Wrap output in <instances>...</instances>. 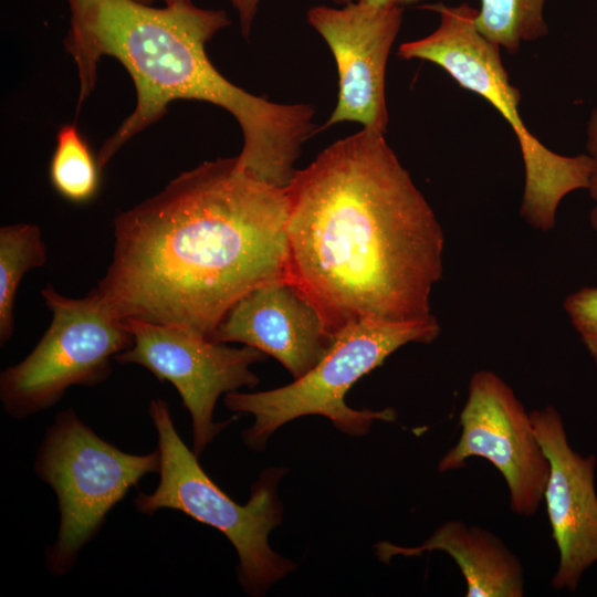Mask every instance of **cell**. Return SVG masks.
Masks as SVG:
<instances>
[{"mask_svg": "<svg viewBox=\"0 0 597 597\" xmlns=\"http://www.w3.org/2000/svg\"><path fill=\"white\" fill-rule=\"evenodd\" d=\"M363 128L284 188L285 280L334 338L362 321H419L443 273L437 216L384 137Z\"/></svg>", "mask_w": 597, "mask_h": 597, "instance_id": "1", "label": "cell"}, {"mask_svg": "<svg viewBox=\"0 0 597 597\" xmlns=\"http://www.w3.org/2000/svg\"><path fill=\"white\" fill-rule=\"evenodd\" d=\"M287 198L235 157L179 174L114 219L94 292L122 321L176 325L211 341L242 297L285 279Z\"/></svg>", "mask_w": 597, "mask_h": 597, "instance_id": "2", "label": "cell"}, {"mask_svg": "<svg viewBox=\"0 0 597 597\" xmlns=\"http://www.w3.org/2000/svg\"><path fill=\"white\" fill-rule=\"evenodd\" d=\"M70 30L65 50L73 57L80 92L77 112L94 91L103 56L118 60L136 90V106L102 145L103 169L135 135L160 119L177 100L208 102L239 123L243 146L240 169L272 186L291 181L302 145L315 132L314 108L255 96L221 75L206 44L231 23L223 10L190 2L154 8L137 0H66Z\"/></svg>", "mask_w": 597, "mask_h": 597, "instance_id": "3", "label": "cell"}, {"mask_svg": "<svg viewBox=\"0 0 597 597\" xmlns=\"http://www.w3.org/2000/svg\"><path fill=\"white\" fill-rule=\"evenodd\" d=\"M421 8L437 12L439 25L425 38L400 44L398 55L437 64L460 86L479 94L500 112L517 138L524 163L521 217L536 230H552L561 201L575 190L587 189L591 172L589 155L556 154L530 133L519 113L521 92L510 82L501 48L475 27L478 9L467 3L450 7L433 3Z\"/></svg>", "mask_w": 597, "mask_h": 597, "instance_id": "4", "label": "cell"}, {"mask_svg": "<svg viewBox=\"0 0 597 597\" xmlns=\"http://www.w3.org/2000/svg\"><path fill=\"white\" fill-rule=\"evenodd\" d=\"M148 413L158 437L160 479L153 493L137 494L136 511L153 515L161 509H171L220 531L238 553V579L243 590L251 596L264 595L296 568V564L275 553L268 543L270 532L282 521L277 483L287 470H264L252 485L248 503L240 505L206 474L198 457L181 440L168 402L153 399Z\"/></svg>", "mask_w": 597, "mask_h": 597, "instance_id": "5", "label": "cell"}, {"mask_svg": "<svg viewBox=\"0 0 597 597\" xmlns=\"http://www.w3.org/2000/svg\"><path fill=\"white\" fill-rule=\"evenodd\" d=\"M440 331L434 316L355 323L334 336L322 359L301 378L265 391H231L223 404L231 411L254 417L253 425L242 432L244 444L254 451H262L276 429L302 416H323L344 433L365 434L375 421H394L396 412L391 408H350L345 402L347 391L401 346L430 344Z\"/></svg>", "mask_w": 597, "mask_h": 597, "instance_id": "6", "label": "cell"}, {"mask_svg": "<svg viewBox=\"0 0 597 597\" xmlns=\"http://www.w3.org/2000/svg\"><path fill=\"white\" fill-rule=\"evenodd\" d=\"M159 449L124 452L102 439L72 409L60 411L39 447L34 472L55 492L60 524L45 551L54 576L70 572L81 549L105 523L108 512L149 473H159Z\"/></svg>", "mask_w": 597, "mask_h": 597, "instance_id": "7", "label": "cell"}, {"mask_svg": "<svg viewBox=\"0 0 597 597\" xmlns=\"http://www.w3.org/2000/svg\"><path fill=\"white\" fill-rule=\"evenodd\" d=\"M41 295L53 314L50 326L23 360L0 374V399L14 419L51 408L72 386L103 383L112 358L134 344L127 324L94 290L72 298L48 284Z\"/></svg>", "mask_w": 597, "mask_h": 597, "instance_id": "8", "label": "cell"}, {"mask_svg": "<svg viewBox=\"0 0 597 597\" xmlns=\"http://www.w3.org/2000/svg\"><path fill=\"white\" fill-rule=\"evenodd\" d=\"M134 344L114 358L136 364L177 389L192 425V451L199 457L231 420L214 422L213 410L222 394L254 387L259 377L250 369L268 355L251 346L230 347L190 329L139 320L125 321Z\"/></svg>", "mask_w": 597, "mask_h": 597, "instance_id": "9", "label": "cell"}, {"mask_svg": "<svg viewBox=\"0 0 597 597\" xmlns=\"http://www.w3.org/2000/svg\"><path fill=\"white\" fill-rule=\"evenodd\" d=\"M459 425L460 437L440 459L439 472L459 470L471 458L485 459L505 480L511 511L533 516L543 501L549 462L531 412L512 387L492 370L475 371Z\"/></svg>", "mask_w": 597, "mask_h": 597, "instance_id": "10", "label": "cell"}, {"mask_svg": "<svg viewBox=\"0 0 597 597\" xmlns=\"http://www.w3.org/2000/svg\"><path fill=\"white\" fill-rule=\"evenodd\" d=\"M306 18L328 44L338 72L337 104L323 128L357 122L364 128L386 133V66L402 8L357 1L343 8L315 6Z\"/></svg>", "mask_w": 597, "mask_h": 597, "instance_id": "11", "label": "cell"}, {"mask_svg": "<svg viewBox=\"0 0 597 597\" xmlns=\"http://www.w3.org/2000/svg\"><path fill=\"white\" fill-rule=\"evenodd\" d=\"M531 417L549 462L543 500L558 551L551 585L573 593L586 569L597 562L596 459L570 447L555 407L532 410Z\"/></svg>", "mask_w": 597, "mask_h": 597, "instance_id": "12", "label": "cell"}, {"mask_svg": "<svg viewBox=\"0 0 597 597\" xmlns=\"http://www.w3.org/2000/svg\"><path fill=\"white\" fill-rule=\"evenodd\" d=\"M211 341L256 348L297 379L322 359L333 337L313 305L280 279L258 286L237 302Z\"/></svg>", "mask_w": 597, "mask_h": 597, "instance_id": "13", "label": "cell"}, {"mask_svg": "<svg viewBox=\"0 0 597 597\" xmlns=\"http://www.w3.org/2000/svg\"><path fill=\"white\" fill-rule=\"evenodd\" d=\"M448 554L465 582L467 597H523L524 570L520 558L496 534L461 520L442 523L421 545L404 547L387 541L376 545V555L389 563L395 556L412 557L425 552Z\"/></svg>", "mask_w": 597, "mask_h": 597, "instance_id": "14", "label": "cell"}, {"mask_svg": "<svg viewBox=\"0 0 597 597\" xmlns=\"http://www.w3.org/2000/svg\"><path fill=\"white\" fill-rule=\"evenodd\" d=\"M46 261L41 229L31 223L0 228V344L14 331V300L18 286L31 269Z\"/></svg>", "mask_w": 597, "mask_h": 597, "instance_id": "15", "label": "cell"}, {"mask_svg": "<svg viewBox=\"0 0 597 597\" xmlns=\"http://www.w3.org/2000/svg\"><path fill=\"white\" fill-rule=\"evenodd\" d=\"M101 171L97 157L77 126L63 125L49 165V178L55 191L73 203H86L98 192Z\"/></svg>", "mask_w": 597, "mask_h": 597, "instance_id": "16", "label": "cell"}, {"mask_svg": "<svg viewBox=\"0 0 597 597\" xmlns=\"http://www.w3.org/2000/svg\"><path fill=\"white\" fill-rule=\"evenodd\" d=\"M544 3L545 0H480L475 27L485 39L515 53L523 42L548 33Z\"/></svg>", "mask_w": 597, "mask_h": 597, "instance_id": "17", "label": "cell"}, {"mask_svg": "<svg viewBox=\"0 0 597 597\" xmlns=\"http://www.w3.org/2000/svg\"><path fill=\"white\" fill-rule=\"evenodd\" d=\"M564 311L597 363V287L584 286L569 294L564 301Z\"/></svg>", "mask_w": 597, "mask_h": 597, "instance_id": "18", "label": "cell"}, {"mask_svg": "<svg viewBox=\"0 0 597 597\" xmlns=\"http://www.w3.org/2000/svg\"><path fill=\"white\" fill-rule=\"evenodd\" d=\"M586 148L591 159V172L587 190L596 203L590 211L589 221L597 233V107L591 111L588 121Z\"/></svg>", "mask_w": 597, "mask_h": 597, "instance_id": "19", "label": "cell"}, {"mask_svg": "<svg viewBox=\"0 0 597 597\" xmlns=\"http://www.w3.org/2000/svg\"><path fill=\"white\" fill-rule=\"evenodd\" d=\"M261 0H229L231 6L237 10L240 20L241 32L248 38L252 23L256 13L258 6ZM343 6L357 2L358 0H335Z\"/></svg>", "mask_w": 597, "mask_h": 597, "instance_id": "20", "label": "cell"}, {"mask_svg": "<svg viewBox=\"0 0 597 597\" xmlns=\"http://www.w3.org/2000/svg\"><path fill=\"white\" fill-rule=\"evenodd\" d=\"M364 3H368L376 7H399L402 8L404 6L415 4L418 3L420 0H358Z\"/></svg>", "mask_w": 597, "mask_h": 597, "instance_id": "21", "label": "cell"}, {"mask_svg": "<svg viewBox=\"0 0 597 597\" xmlns=\"http://www.w3.org/2000/svg\"><path fill=\"white\" fill-rule=\"evenodd\" d=\"M145 4H151L154 1H164L165 4H174L179 2H190L191 0H137Z\"/></svg>", "mask_w": 597, "mask_h": 597, "instance_id": "22", "label": "cell"}]
</instances>
